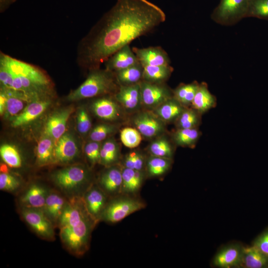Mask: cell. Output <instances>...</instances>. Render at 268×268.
<instances>
[{"instance_id":"6da1fadb","label":"cell","mask_w":268,"mask_h":268,"mask_svg":"<svg viewBox=\"0 0 268 268\" xmlns=\"http://www.w3.org/2000/svg\"><path fill=\"white\" fill-rule=\"evenodd\" d=\"M165 20L164 11L147 0H117L80 42L77 62L89 71L99 68L122 47Z\"/></svg>"},{"instance_id":"7a4b0ae2","label":"cell","mask_w":268,"mask_h":268,"mask_svg":"<svg viewBox=\"0 0 268 268\" xmlns=\"http://www.w3.org/2000/svg\"><path fill=\"white\" fill-rule=\"evenodd\" d=\"M115 73L107 69L90 71L85 80L67 96L69 101H77L107 94H114L119 90Z\"/></svg>"},{"instance_id":"3957f363","label":"cell","mask_w":268,"mask_h":268,"mask_svg":"<svg viewBox=\"0 0 268 268\" xmlns=\"http://www.w3.org/2000/svg\"><path fill=\"white\" fill-rule=\"evenodd\" d=\"M96 222L91 216L71 225L60 228V236L66 246L73 253L79 254L88 247L90 232Z\"/></svg>"},{"instance_id":"277c9868","label":"cell","mask_w":268,"mask_h":268,"mask_svg":"<svg viewBox=\"0 0 268 268\" xmlns=\"http://www.w3.org/2000/svg\"><path fill=\"white\" fill-rule=\"evenodd\" d=\"M251 0H220L212 11L210 18L222 26L234 25L246 15Z\"/></svg>"},{"instance_id":"5b68a950","label":"cell","mask_w":268,"mask_h":268,"mask_svg":"<svg viewBox=\"0 0 268 268\" xmlns=\"http://www.w3.org/2000/svg\"><path fill=\"white\" fill-rule=\"evenodd\" d=\"M145 206L143 202L132 195L122 194L107 205L102 217L108 222H118Z\"/></svg>"},{"instance_id":"8992f818","label":"cell","mask_w":268,"mask_h":268,"mask_svg":"<svg viewBox=\"0 0 268 268\" xmlns=\"http://www.w3.org/2000/svg\"><path fill=\"white\" fill-rule=\"evenodd\" d=\"M0 61L2 62L12 73L28 79L38 87L46 88L50 85V81L46 75L32 65L3 53L0 54Z\"/></svg>"},{"instance_id":"52a82bcc","label":"cell","mask_w":268,"mask_h":268,"mask_svg":"<svg viewBox=\"0 0 268 268\" xmlns=\"http://www.w3.org/2000/svg\"><path fill=\"white\" fill-rule=\"evenodd\" d=\"M246 246L238 241L221 247L211 260L210 266L216 268H241Z\"/></svg>"},{"instance_id":"ba28073f","label":"cell","mask_w":268,"mask_h":268,"mask_svg":"<svg viewBox=\"0 0 268 268\" xmlns=\"http://www.w3.org/2000/svg\"><path fill=\"white\" fill-rule=\"evenodd\" d=\"M134 128L147 138L158 137L165 131V122L151 110L138 112L131 119Z\"/></svg>"},{"instance_id":"9c48e42d","label":"cell","mask_w":268,"mask_h":268,"mask_svg":"<svg viewBox=\"0 0 268 268\" xmlns=\"http://www.w3.org/2000/svg\"><path fill=\"white\" fill-rule=\"evenodd\" d=\"M142 104L154 110L173 97V92L164 83H154L141 80L140 82Z\"/></svg>"},{"instance_id":"30bf717a","label":"cell","mask_w":268,"mask_h":268,"mask_svg":"<svg viewBox=\"0 0 268 268\" xmlns=\"http://www.w3.org/2000/svg\"><path fill=\"white\" fill-rule=\"evenodd\" d=\"M89 179L88 170L81 165H73L56 172L53 176L55 183L61 188L70 191L86 183Z\"/></svg>"},{"instance_id":"8fae6325","label":"cell","mask_w":268,"mask_h":268,"mask_svg":"<svg viewBox=\"0 0 268 268\" xmlns=\"http://www.w3.org/2000/svg\"><path fill=\"white\" fill-rule=\"evenodd\" d=\"M22 215L25 221L40 237L48 239L54 238L52 223L44 211L38 208L26 207L22 209Z\"/></svg>"},{"instance_id":"7c38bea8","label":"cell","mask_w":268,"mask_h":268,"mask_svg":"<svg viewBox=\"0 0 268 268\" xmlns=\"http://www.w3.org/2000/svg\"><path fill=\"white\" fill-rule=\"evenodd\" d=\"M121 105L116 101L108 97H102L94 100L91 105L94 114L105 121H115L123 117Z\"/></svg>"},{"instance_id":"4fadbf2b","label":"cell","mask_w":268,"mask_h":268,"mask_svg":"<svg viewBox=\"0 0 268 268\" xmlns=\"http://www.w3.org/2000/svg\"><path fill=\"white\" fill-rule=\"evenodd\" d=\"M114 97L121 106L129 112L138 111L142 105L139 82L120 85Z\"/></svg>"},{"instance_id":"5bb4252c","label":"cell","mask_w":268,"mask_h":268,"mask_svg":"<svg viewBox=\"0 0 268 268\" xmlns=\"http://www.w3.org/2000/svg\"><path fill=\"white\" fill-rule=\"evenodd\" d=\"M99 183L101 189L116 197L122 194V166L118 164L108 167L100 176Z\"/></svg>"},{"instance_id":"9a60e30c","label":"cell","mask_w":268,"mask_h":268,"mask_svg":"<svg viewBox=\"0 0 268 268\" xmlns=\"http://www.w3.org/2000/svg\"><path fill=\"white\" fill-rule=\"evenodd\" d=\"M132 50L142 66L170 65V60L168 54L160 47H134Z\"/></svg>"},{"instance_id":"2e32d148","label":"cell","mask_w":268,"mask_h":268,"mask_svg":"<svg viewBox=\"0 0 268 268\" xmlns=\"http://www.w3.org/2000/svg\"><path fill=\"white\" fill-rule=\"evenodd\" d=\"M73 110L72 108L69 107L52 114L47 120L44 134L51 137L56 142L65 133L68 120Z\"/></svg>"},{"instance_id":"e0dca14e","label":"cell","mask_w":268,"mask_h":268,"mask_svg":"<svg viewBox=\"0 0 268 268\" xmlns=\"http://www.w3.org/2000/svg\"><path fill=\"white\" fill-rule=\"evenodd\" d=\"M78 152L79 149L74 137L70 134L65 133L55 143V163H68L77 156Z\"/></svg>"},{"instance_id":"ac0fdd59","label":"cell","mask_w":268,"mask_h":268,"mask_svg":"<svg viewBox=\"0 0 268 268\" xmlns=\"http://www.w3.org/2000/svg\"><path fill=\"white\" fill-rule=\"evenodd\" d=\"M38 98L30 101L20 114L12 119V127H19L28 124L45 112L50 102L48 100H40Z\"/></svg>"},{"instance_id":"d6986e66","label":"cell","mask_w":268,"mask_h":268,"mask_svg":"<svg viewBox=\"0 0 268 268\" xmlns=\"http://www.w3.org/2000/svg\"><path fill=\"white\" fill-rule=\"evenodd\" d=\"M105 192L96 186H92L86 192L84 202L91 217L95 221L102 216L107 206Z\"/></svg>"},{"instance_id":"ffe728a7","label":"cell","mask_w":268,"mask_h":268,"mask_svg":"<svg viewBox=\"0 0 268 268\" xmlns=\"http://www.w3.org/2000/svg\"><path fill=\"white\" fill-rule=\"evenodd\" d=\"M105 63L106 68L115 72L139 62L132 49L127 45L114 54Z\"/></svg>"},{"instance_id":"44dd1931","label":"cell","mask_w":268,"mask_h":268,"mask_svg":"<svg viewBox=\"0 0 268 268\" xmlns=\"http://www.w3.org/2000/svg\"><path fill=\"white\" fill-rule=\"evenodd\" d=\"M146 176L145 170H135L122 166V194L133 196L137 193L140 189Z\"/></svg>"},{"instance_id":"7402d4cb","label":"cell","mask_w":268,"mask_h":268,"mask_svg":"<svg viewBox=\"0 0 268 268\" xmlns=\"http://www.w3.org/2000/svg\"><path fill=\"white\" fill-rule=\"evenodd\" d=\"M185 108L173 97L161 104L153 111L164 122H171L175 121Z\"/></svg>"},{"instance_id":"603a6c76","label":"cell","mask_w":268,"mask_h":268,"mask_svg":"<svg viewBox=\"0 0 268 268\" xmlns=\"http://www.w3.org/2000/svg\"><path fill=\"white\" fill-rule=\"evenodd\" d=\"M241 268H268V255L252 245L246 246Z\"/></svg>"},{"instance_id":"cb8c5ba5","label":"cell","mask_w":268,"mask_h":268,"mask_svg":"<svg viewBox=\"0 0 268 268\" xmlns=\"http://www.w3.org/2000/svg\"><path fill=\"white\" fill-rule=\"evenodd\" d=\"M216 98L209 91L204 82L200 84L198 89L192 102V108L201 114L214 107Z\"/></svg>"},{"instance_id":"d4e9b609","label":"cell","mask_w":268,"mask_h":268,"mask_svg":"<svg viewBox=\"0 0 268 268\" xmlns=\"http://www.w3.org/2000/svg\"><path fill=\"white\" fill-rule=\"evenodd\" d=\"M49 136L44 134L40 139L36 149L37 162L40 166L55 163V142Z\"/></svg>"},{"instance_id":"484cf974","label":"cell","mask_w":268,"mask_h":268,"mask_svg":"<svg viewBox=\"0 0 268 268\" xmlns=\"http://www.w3.org/2000/svg\"><path fill=\"white\" fill-rule=\"evenodd\" d=\"M120 159V146L114 139H107L101 144L99 163L108 167L118 164Z\"/></svg>"},{"instance_id":"4316f807","label":"cell","mask_w":268,"mask_h":268,"mask_svg":"<svg viewBox=\"0 0 268 268\" xmlns=\"http://www.w3.org/2000/svg\"><path fill=\"white\" fill-rule=\"evenodd\" d=\"M142 67V80L154 83H164L173 71L170 65Z\"/></svg>"},{"instance_id":"83f0119b","label":"cell","mask_w":268,"mask_h":268,"mask_svg":"<svg viewBox=\"0 0 268 268\" xmlns=\"http://www.w3.org/2000/svg\"><path fill=\"white\" fill-rule=\"evenodd\" d=\"M47 195L44 188L34 184L22 197L21 201L26 207L41 209L44 207Z\"/></svg>"},{"instance_id":"f1b7e54d","label":"cell","mask_w":268,"mask_h":268,"mask_svg":"<svg viewBox=\"0 0 268 268\" xmlns=\"http://www.w3.org/2000/svg\"><path fill=\"white\" fill-rule=\"evenodd\" d=\"M172 164V158L151 155L146 159L145 172L148 177H156L165 174Z\"/></svg>"},{"instance_id":"f546056e","label":"cell","mask_w":268,"mask_h":268,"mask_svg":"<svg viewBox=\"0 0 268 268\" xmlns=\"http://www.w3.org/2000/svg\"><path fill=\"white\" fill-rule=\"evenodd\" d=\"M67 202L59 195L52 193L47 195L43 208L51 221L59 220Z\"/></svg>"},{"instance_id":"4dcf8cb0","label":"cell","mask_w":268,"mask_h":268,"mask_svg":"<svg viewBox=\"0 0 268 268\" xmlns=\"http://www.w3.org/2000/svg\"><path fill=\"white\" fill-rule=\"evenodd\" d=\"M114 73L120 85L134 84L138 83L142 80L143 67L138 63Z\"/></svg>"},{"instance_id":"1f68e13d","label":"cell","mask_w":268,"mask_h":268,"mask_svg":"<svg viewBox=\"0 0 268 268\" xmlns=\"http://www.w3.org/2000/svg\"><path fill=\"white\" fill-rule=\"evenodd\" d=\"M200 84L197 81L191 83H182L173 91V97L183 106L191 105Z\"/></svg>"},{"instance_id":"d6a6232c","label":"cell","mask_w":268,"mask_h":268,"mask_svg":"<svg viewBox=\"0 0 268 268\" xmlns=\"http://www.w3.org/2000/svg\"><path fill=\"white\" fill-rule=\"evenodd\" d=\"M200 133L196 128L178 129L173 135L174 142L181 146L194 145L198 140Z\"/></svg>"},{"instance_id":"836d02e7","label":"cell","mask_w":268,"mask_h":268,"mask_svg":"<svg viewBox=\"0 0 268 268\" xmlns=\"http://www.w3.org/2000/svg\"><path fill=\"white\" fill-rule=\"evenodd\" d=\"M148 151L151 155L172 158L173 148L169 141L161 136L157 137L150 144Z\"/></svg>"},{"instance_id":"e575fe53","label":"cell","mask_w":268,"mask_h":268,"mask_svg":"<svg viewBox=\"0 0 268 268\" xmlns=\"http://www.w3.org/2000/svg\"><path fill=\"white\" fill-rule=\"evenodd\" d=\"M146 159L141 151L134 150L125 155L121 160L122 166L135 170L143 171L145 169Z\"/></svg>"},{"instance_id":"d590c367","label":"cell","mask_w":268,"mask_h":268,"mask_svg":"<svg viewBox=\"0 0 268 268\" xmlns=\"http://www.w3.org/2000/svg\"><path fill=\"white\" fill-rule=\"evenodd\" d=\"M0 155L3 161L9 167L19 168L21 166V156L13 145L9 144L2 145L0 148Z\"/></svg>"},{"instance_id":"8d00e7d4","label":"cell","mask_w":268,"mask_h":268,"mask_svg":"<svg viewBox=\"0 0 268 268\" xmlns=\"http://www.w3.org/2000/svg\"><path fill=\"white\" fill-rule=\"evenodd\" d=\"M200 114L193 108H186L175 121L178 129L196 128L200 122Z\"/></svg>"},{"instance_id":"74e56055","label":"cell","mask_w":268,"mask_h":268,"mask_svg":"<svg viewBox=\"0 0 268 268\" xmlns=\"http://www.w3.org/2000/svg\"><path fill=\"white\" fill-rule=\"evenodd\" d=\"M268 20V0H251L246 18Z\"/></svg>"},{"instance_id":"f35d334b","label":"cell","mask_w":268,"mask_h":268,"mask_svg":"<svg viewBox=\"0 0 268 268\" xmlns=\"http://www.w3.org/2000/svg\"><path fill=\"white\" fill-rule=\"evenodd\" d=\"M120 139L123 144L130 148H134L139 145L142 135L135 128L126 127L120 131Z\"/></svg>"},{"instance_id":"ab89813d","label":"cell","mask_w":268,"mask_h":268,"mask_svg":"<svg viewBox=\"0 0 268 268\" xmlns=\"http://www.w3.org/2000/svg\"><path fill=\"white\" fill-rule=\"evenodd\" d=\"M118 130L117 125L111 124H101L96 126L89 134L91 141L101 142L115 133Z\"/></svg>"},{"instance_id":"60d3db41","label":"cell","mask_w":268,"mask_h":268,"mask_svg":"<svg viewBox=\"0 0 268 268\" xmlns=\"http://www.w3.org/2000/svg\"><path fill=\"white\" fill-rule=\"evenodd\" d=\"M101 147L100 142L91 140L85 145L84 153L92 166L100 162Z\"/></svg>"},{"instance_id":"b9f144b4","label":"cell","mask_w":268,"mask_h":268,"mask_svg":"<svg viewBox=\"0 0 268 268\" xmlns=\"http://www.w3.org/2000/svg\"><path fill=\"white\" fill-rule=\"evenodd\" d=\"M92 126L90 117L84 108L78 109L76 115V127L78 132L85 134L91 130Z\"/></svg>"},{"instance_id":"7bdbcfd3","label":"cell","mask_w":268,"mask_h":268,"mask_svg":"<svg viewBox=\"0 0 268 268\" xmlns=\"http://www.w3.org/2000/svg\"><path fill=\"white\" fill-rule=\"evenodd\" d=\"M20 185L19 180L12 175L6 172L0 174V189L1 190L12 191Z\"/></svg>"},{"instance_id":"ee69618b","label":"cell","mask_w":268,"mask_h":268,"mask_svg":"<svg viewBox=\"0 0 268 268\" xmlns=\"http://www.w3.org/2000/svg\"><path fill=\"white\" fill-rule=\"evenodd\" d=\"M251 245L268 255V226L255 237Z\"/></svg>"},{"instance_id":"f6af8a7d","label":"cell","mask_w":268,"mask_h":268,"mask_svg":"<svg viewBox=\"0 0 268 268\" xmlns=\"http://www.w3.org/2000/svg\"><path fill=\"white\" fill-rule=\"evenodd\" d=\"M0 82L1 88L11 89L13 82L12 74L6 66L0 61Z\"/></svg>"},{"instance_id":"bcb514c9","label":"cell","mask_w":268,"mask_h":268,"mask_svg":"<svg viewBox=\"0 0 268 268\" xmlns=\"http://www.w3.org/2000/svg\"><path fill=\"white\" fill-rule=\"evenodd\" d=\"M6 98L4 92L0 90V114L1 116L4 115L6 108Z\"/></svg>"},{"instance_id":"7dc6e473","label":"cell","mask_w":268,"mask_h":268,"mask_svg":"<svg viewBox=\"0 0 268 268\" xmlns=\"http://www.w3.org/2000/svg\"><path fill=\"white\" fill-rule=\"evenodd\" d=\"M16 0H0V11L3 12Z\"/></svg>"}]
</instances>
